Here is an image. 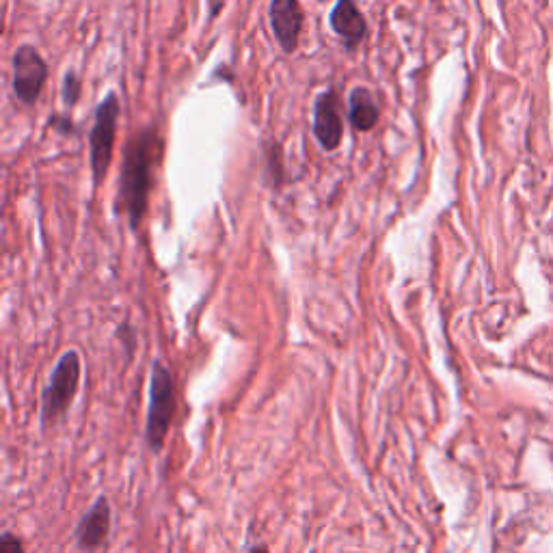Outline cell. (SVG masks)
<instances>
[{"label": "cell", "instance_id": "obj_10", "mask_svg": "<svg viewBox=\"0 0 553 553\" xmlns=\"http://www.w3.org/2000/svg\"><path fill=\"white\" fill-rule=\"evenodd\" d=\"M348 119L350 126L359 132L372 130L381 119V111L376 106L372 93L363 87H357L350 91L348 96Z\"/></svg>", "mask_w": 553, "mask_h": 553}, {"label": "cell", "instance_id": "obj_13", "mask_svg": "<svg viewBox=\"0 0 553 553\" xmlns=\"http://www.w3.org/2000/svg\"><path fill=\"white\" fill-rule=\"evenodd\" d=\"M247 553H268V549H266L264 545H255V547H251Z\"/></svg>", "mask_w": 553, "mask_h": 553}, {"label": "cell", "instance_id": "obj_8", "mask_svg": "<svg viewBox=\"0 0 553 553\" xmlns=\"http://www.w3.org/2000/svg\"><path fill=\"white\" fill-rule=\"evenodd\" d=\"M331 29L337 37H342V42L348 50H355L363 37L368 35V24L363 13L359 11L355 0H337L331 11Z\"/></svg>", "mask_w": 553, "mask_h": 553}, {"label": "cell", "instance_id": "obj_3", "mask_svg": "<svg viewBox=\"0 0 553 553\" xmlns=\"http://www.w3.org/2000/svg\"><path fill=\"white\" fill-rule=\"evenodd\" d=\"M173 376L163 366L154 363L152 368V383H150V409H147V443L154 452L163 448L165 437L169 433L171 417H173Z\"/></svg>", "mask_w": 553, "mask_h": 553}, {"label": "cell", "instance_id": "obj_5", "mask_svg": "<svg viewBox=\"0 0 553 553\" xmlns=\"http://www.w3.org/2000/svg\"><path fill=\"white\" fill-rule=\"evenodd\" d=\"M48 78V65L39 50L33 46H20L13 55V93L16 98L31 106L42 96Z\"/></svg>", "mask_w": 553, "mask_h": 553}, {"label": "cell", "instance_id": "obj_6", "mask_svg": "<svg viewBox=\"0 0 553 553\" xmlns=\"http://www.w3.org/2000/svg\"><path fill=\"white\" fill-rule=\"evenodd\" d=\"M314 137L327 152H335L344 139L340 100L333 89L322 91L314 102Z\"/></svg>", "mask_w": 553, "mask_h": 553}, {"label": "cell", "instance_id": "obj_2", "mask_svg": "<svg viewBox=\"0 0 553 553\" xmlns=\"http://www.w3.org/2000/svg\"><path fill=\"white\" fill-rule=\"evenodd\" d=\"M117 121H119V100L115 93H111V96L98 106L96 124H93L91 137H89V165H91L93 184L96 186L104 182L106 173H109V167H111Z\"/></svg>", "mask_w": 553, "mask_h": 553}, {"label": "cell", "instance_id": "obj_9", "mask_svg": "<svg viewBox=\"0 0 553 553\" xmlns=\"http://www.w3.org/2000/svg\"><path fill=\"white\" fill-rule=\"evenodd\" d=\"M109 530H111V506L104 497H100L78 523L76 528L78 545L83 549H96L106 541Z\"/></svg>", "mask_w": 553, "mask_h": 553}, {"label": "cell", "instance_id": "obj_11", "mask_svg": "<svg viewBox=\"0 0 553 553\" xmlns=\"http://www.w3.org/2000/svg\"><path fill=\"white\" fill-rule=\"evenodd\" d=\"M80 89H83V83H80V78L74 72L67 74L65 80H63V100H65L67 106H74L78 102Z\"/></svg>", "mask_w": 553, "mask_h": 553}, {"label": "cell", "instance_id": "obj_12", "mask_svg": "<svg viewBox=\"0 0 553 553\" xmlns=\"http://www.w3.org/2000/svg\"><path fill=\"white\" fill-rule=\"evenodd\" d=\"M0 553H24L22 543L13 534H5L3 543H0Z\"/></svg>", "mask_w": 553, "mask_h": 553}, {"label": "cell", "instance_id": "obj_7", "mask_svg": "<svg viewBox=\"0 0 553 553\" xmlns=\"http://www.w3.org/2000/svg\"><path fill=\"white\" fill-rule=\"evenodd\" d=\"M268 16H271V26L277 44L283 52L292 55V52L299 48L305 22L301 3L299 0H271V11H268Z\"/></svg>", "mask_w": 553, "mask_h": 553}, {"label": "cell", "instance_id": "obj_4", "mask_svg": "<svg viewBox=\"0 0 553 553\" xmlns=\"http://www.w3.org/2000/svg\"><path fill=\"white\" fill-rule=\"evenodd\" d=\"M80 385V357L76 350H67L52 370L50 383L44 391V420L57 422L70 409Z\"/></svg>", "mask_w": 553, "mask_h": 553}, {"label": "cell", "instance_id": "obj_1", "mask_svg": "<svg viewBox=\"0 0 553 553\" xmlns=\"http://www.w3.org/2000/svg\"><path fill=\"white\" fill-rule=\"evenodd\" d=\"M160 134L156 128H147L128 141L124 165L119 175V208L128 214L130 227L137 229L147 210V199L152 191V175L160 156Z\"/></svg>", "mask_w": 553, "mask_h": 553}]
</instances>
